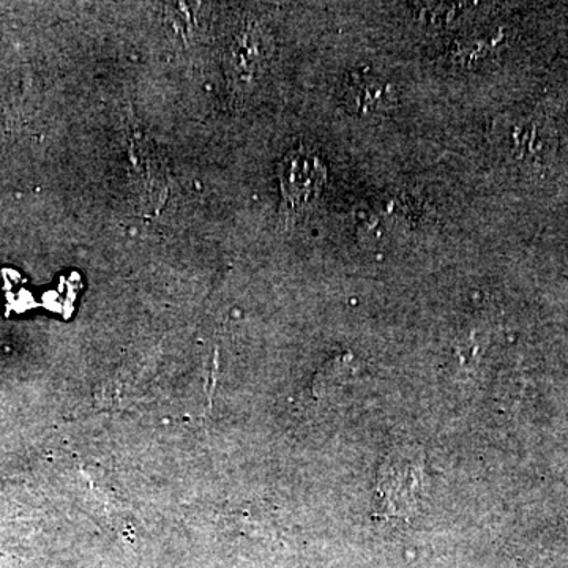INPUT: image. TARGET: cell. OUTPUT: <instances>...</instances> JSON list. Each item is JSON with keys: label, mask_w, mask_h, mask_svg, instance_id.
Here are the masks:
<instances>
[{"label": "cell", "mask_w": 568, "mask_h": 568, "mask_svg": "<svg viewBox=\"0 0 568 568\" xmlns=\"http://www.w3.org/2000/svg\"><path fill=\"white\" fill-rule=\"evenodd\" d=\"M394 99L392 85L381 81L379 78L362 74V77H354L351 82L349 103L355 111L372 114V112L388 110Z\"/></svg>", "instance_id": "cell-3"}, {"label": "cell", "mask_w": 568, "mask_h": 568, "mask_svg": "<svg viewBox=\"0 0 568 568\" xmlns=\"http://www.w3.org/2000/svg\"><path fill=\"white\" fill-rule=\"evenodd\" d=\"M280 182L284 209L290 215H301L316 204L327 182V168L320 153L298 148L287 153L280 164Z\"/></svg>", "instance_id": "cell-2"}, {"label": "cell", "mask_w": 568, "mask_h": 568, "mask_svg": "<svg viewBox=\"0 0 568 568\" xmlns=\"http://www.w3.org/2000/svg\"><path fill=\"white\" fill-rule=\"evenodd\" d=\"M424 493V463L416 450L392 452L379 469L376 487L377 511L406 517L416 510Z\"/></svg>", "instance_id": "cell-1"}]
</instances>
